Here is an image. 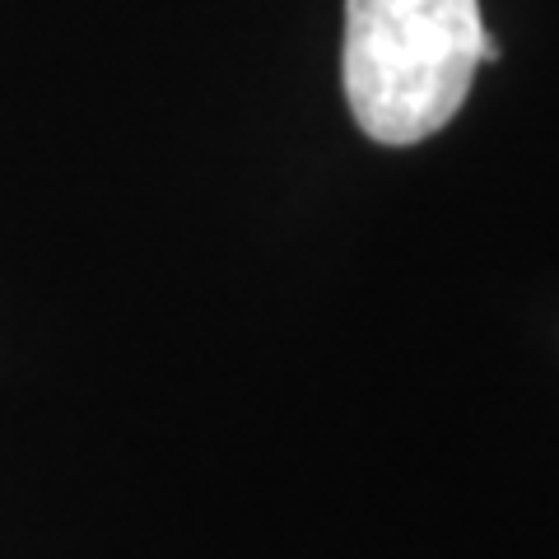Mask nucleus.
I'll list each match as a JSON object with an SVG mask.
<instances>
[{"instance_id":"nucleus-1","label":"nucleus","mask_w":559,"mask_h":559,"mask_svg":"<svg viewBox=\"0 0 559 559\" xmlns=\"http://www.w3.org/2000/svg\"><path fill=\"white\" fill-rule=\"evenodd\" d=\"M485 24L476 0H345V98L378 145H419L471 94Z\"/></svg>"}]
</instances>
